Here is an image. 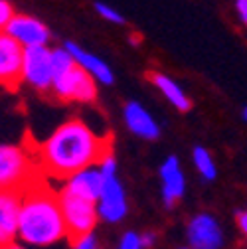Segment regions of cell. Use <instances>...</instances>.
Here are the masks:
<instances>
[{
	"instance_id": "3",
	"label": "cell",
	"mask_w": 247,
	"mask_h": 249,
	"mask_svg": "<svg viewBox=\"0 0 247 249\" xmlns=\"http://www.w3.org/2000/svg\"><path fill=\"white\" fill-rule=\"evenodd\" d=\"M40 178L32 148L0 142V190L24 192Z\"/></svg>"
},
{
	"instance_id": "11",
	"label": "cell",
	"mask_w": 247,
	"mask_h": 249,
	"mask_svg": "<svg viewBox=\"0 0 247 249\" xmlns=\"http://www.w3.org/2000/svg\"><path fill=\"white\" fill-rule=\"evenodd\" d=\"M103 176L99 174L97 166H91V168H85L70 178L64 180V186H61V194H68V196H73V198H81V200H87V202H93L97 206V200L101 196V190H103Z\"/></svg>"
},
{
	"instance_id": "25",
	"label": "cell",
	"mask_w": 247,
	"mask_h": 249,
	"mask_svg": "<svg viewBox=\"0 0 247 249\" xmlns=\"http://www.w3.org/2000/svg\"><path fill=\"white\" fill-rule=\"evenodd\" d=\"M237 226H239V230H241V233L247 237V210L245 212H239L237 213Z\"/></svg>"
},
{
	"instance_id": "21",
	"label": "cell",
	"mask_w": 247,
	"mask_h": 249,
	"mask_svg": "<svg viewBox=\"0 0 247 249\" xmlns=\"http://www.w3.org/2000/svg\"><path fill=\"white\" fill-rule=\"evenodd\" d=\"M71 249H101L99 239L95 237V233H87V235H79L71 241Z\"/></svg>"
},
{
	"instance_id": "6",
	"label": "cell",
	"mask_w": 247,
	"mask_h": 249,
	"mask_svg": "<svg viewBox=\"0 0 247 249\" xmlns=\"http://www.w3.org/2000/svg\"><path fill=\"white\" fill-rule=\"evenodd\" d=\"M22 81L40 93H50L53 85L52 70V50L44 48H26L22 61Z\"/></svg>"
},
{
	"instance_id": "16",
	"label": "cell",
	"mask_w": 247,
	"mask_h": 249,
	"mask_svg": "<svg viewBox=\"0 0 247 249\" xmlns=\"http://www.w3.org/2000/svg\"><path fill=\"white\" fill-rule=\"evenodd\" d=\"M148 77H150V83L162 93L166 97V101L174 109H178L180 113H188L192 109V99L186 95V91H184L172 77H168L160 71H152Z\"/></svg>"
},
{
	"instance_id": "20",
	"label": "cell",
	"mask_w": 247,
	"mask_h": 249,
	"mask_svg": "<svg viewBox=\"0 0 247 249\" xmlns=\"http://www.w3.org/2000/svg\"><path fill=\"white\" fill-rule=\"evenodd\" d=\"M95 10L101 18H105L107 22H113V24H125V18H123L121 12H117L115 8H111L109 4L105 2H95Z\"/></svg>"
},
{
	"instance_id": "9",
	"label": "cell",
	"mask_w": 247,
	"mask_h": 249,
	"mask_svg": "<svg viewBox=\"0 0 247 249\" xmlns=\"http://www.w3.org/2000/svg\"><path fill=\"white\" fill-rule=\"evenodd\" d=\"M24 48L6 32H0V85L16 89L22 81Z\"/></svg>"
},
{
	"instance_id": "1",
	"label": "cell",
	"mask_w": 247,
	"mask_h": 249,
	"mask_svg": "<svg viewBox=\"0 0 247 249\" xmlns=\"http://www.w3.org/2000/svg\"><path fill=\"white\" fill-rule=\"evenodd\" d=\"M32 150L40 174L66 180L95 166L103 154L111 150V141L97 135L85 121L70 119Z\"/></svg>"
},
{
	"instance_id": "13",
	"label": "cell",
	"mask_w": 247,
	"mask_h": 249,
	"mask_svg": "<svg viewBox=\"0 0 247 249\" xmlns=\"http://www.w3.org/2000/svg\"><path fill=\"white\" fill-rule=\"evenodd\" d=\"M160 188L166 208H172L186 192V178H184L180 160L176 157H168L160 166Z\"/></svg>"
},
{
	"instance_id": "24",
	"label": "cell",
	"mask_w": 247,
	"mask_h": 249,
	"mask_svg": "<svg viewBox=\"0 0 247 249\" xmlns=\"http://www.w3.org/2000/svg\"><path fill=\"white\" fill-rule=\"evenodd\" d=\"M235 10H237L241 22L247 26V0H235Z\"/></svg>"
},
{
	"instance_id": "26",
	"label": "cell",
	"mask_w": 247,
	"mask_h": 249,
	"mask_svg": "<svg viewBox=\"0 0 247 249\" xmlns=\"http://www.w3.org/2000/svg\"><path fill=\"white\" fill-rule=\"evenodd\" d=\"M141 245H142V249L152 247L154 245V233H142L141 235Z\"/></svg>"
},
{
	"instance_id": "19",
	"label": "cell",
	"mask_w": 247,
	"mask_h": 249,
	"mask_svg": "<svg viewBox=\"0 0 247 249\" xmlns=\"http://www.w3.org/2000/svg\"><path fill=\"white\" fill-rule=\"evenodd\" d=\"M95 166H97L99 174L103 176V180H105V178H113V176H117V159H115L113 150H109L107 154H103L101 160H99Z\"/></svg>"
},
{
	"instance_id": "14",
	"label": "cell",
	"mask_w": 247,
	"mask_h": 249,
	"mask_svg": "<svg viewBox=\"0 0 247 249\" xmlns=\"http://www.w3.org/2000/svg\"><path fill=\"white\" fill-rule=\"evenodd\" d=\"M18 213H20V192L0 190V247L18 239Z\"/></svg>"
},
{
	"instance_id": "18",
	"label": "cell",
	"mask_w": 247,
	"mask_h": 249,
	"mask_svg": "<svg viewBox=\"0 0 247 249\" xmlns=\"http://www.w3.org/2000/svg\"><path fill=\"white\" fill-rule=\"evenodd\" d=\"M75 66V59L71 57V53L66 48H53L52 50V70H53V77L70 71Z\"/></svg>"
},
{
	"instance_id": "12",
	"label": "cell",
	"mask_w": 247,
	"mask_h": 249,
	"mask_svg": "<svg viewBox=\"0 0 247 249\" xmlns=\"http://www.w3.org/2000/svg\"><path fill=\"white\" fill-rule=\"evenodd\" d=\"M123 119H125L127 129L144 141H157L160 137V124L139 101H129L123 109Z\"/></svg>"
},
{
	"instance_id": "5",
	"label": "cell",
	"mask_w": 247,
	"mask_h": 249,
	"mask_svg": "<svg viewBox=\"0 0 247 249\" xmlns=\"http://www.w3.org/2000/svg\"><path fill=\"white\" fill-rule=\"evenodd\" d=\"M52 91L61 101L93 103L97 99V81L89 73H85L81 68L73 66L70 71L53 77Z\"/></svg>"
},
{
	"instance_id": "29",
	"label": "cell",
	"mask_w": 247,
	"mask_h": 249,
	"mask_svg": "<svg viewBox=\"0 0 247 249\" xmlns=\"http://www.w3.org/2000/svg\"><path fill=\"white\" fill-rule=\"evenodd\" d=\"M178 249H190V247H178Z\"/></svg>"
},
{
	"instance_id": "4",
	"label": "cell",
	"mask_w": 247,
	"mask_h": 249,
	"mask_svg": "<svg viewBox=\"0 0 247 249\" xmlns=\"http://www.w3.org/2000/svg\"><path fill=\"white\" fill-rule=\"evenodd\" d=\"M61 215H64V224L68 230V237L75 239L79 235L93 233L99 215H97V206L93 202H87L81 198H73L68 194L57 192Z\"/></svg>"
},
{
	"instance_id": "28",
	"label": "cell",
	"mask_w": 247,
	"mask_h": 249,
	"mask_svg": "<svg viewBox=\"0 0 247 249\" xmlns=\"http://www.w3.org/2000/svg\"><path fill=\"white\" fill-rule=\"evenodd\" d=\"M243 119H245V121H247V107H245V109H243Z\"/></svg>"
},
{
	"instance_id": "17",
	"label": "cell",
	"mask_w": 247,
	"mask_h": 249,
	"mask_svg": "<svg viewBox=\"0 0 247 249\" xmlns=\"http://www.w3.org/2000/svg\"><path fill=\"white\" fill-rule=\"evenodd\" d=\"M192 159H194V164H196V168H198V172L202 174L204 180H213L215 176H218V168H215V162L212 159V154L208 152V148L194 146Z\"/></svg>"
},
{
	"instance_id": "10",
	"label": "cell",
	"mask_w": 247,
	"mask_h": 249,
	"mask_svg": "<svg viewBox=\"0 0 247 249\" xmlns=\"http://www.w3.org/2000/svg\"><path fill=\"white\" fill-rule=\"evenodd\" d=\"M186 235H188L190 249H222L224 247V231L212 213L194 215L188 224Z\"/></svg>"
},
{
	"instance_id": "27",
	"label": "cell",
	"mask_w": 247,
	"mask_h": 249,
	"mask_svg": "<svg viewBox=\"0 0 247 249\" xmlns=\"http://www.w3.org/2000/svg\"><path fill=\"white\" fill-rule=\"evenodd\" d=\"M0 249H30V247L22 245L20 241H14V243H8V245H4V247H0Z\"/></svg>"
},
{
	"instance_id": "22",
	"label": "cell",
	"mask_w": 247,
	"mask_h": 249,
	"mask_svg": "<svg viewBox=\"0 0 247 249\" xmlns=\"http://www.w3.org/2000/svg\"><path fill=\"white\" fill-rule=\"evenodd\" d=\"M14 14L16 12H14V8H12V4L8 2V0H0V32L6 30V26H8V22L12 20Z\"/></svg>"
},
{
	"instance_id": "23",
	"label": "cell",
	"mask_w": 247,
	"mask_h": 249,
	"mask_svg": "<svg viewBox=\"0 0 247 249\" xmlns=\"http://www.w3.org/2000/svg\"><path fill=\"white\" fill-rule=\"evenodd\" d=\"M117 249H142L141 245V233H135V231H127L123 235L121 243Z\"/></svg>"
},
{
	"instance_id": "8",
	"label": "cell",
	"mask_w": 247,
	"mask_h": 249,
	"mask_svg": "<svg viewBox=\"0 0 247 249\" xmlns=\"http://www.w3.org/2000/svg\"><path fill=\"white\" fill-rule=\"evenodd\" d=\"M127 212H129L127 194H125V188H123L121 180L117 176L105 178L101 196L97 200V215H99V220H103L107 224H119V222L125 220Z\"/></svg>"
},
{
	"instance_id": "7",
	"label": "cell",
	"mask_w": 247,
	"mask_h": 249,
	"mask_svg": "<svg viewBox=\"0 0 247 249\" xmlns=\"http://www.w3.org/2000/svg\"><path fill=\"white\" fill-rule=\"evenodd\" d=\"M4 32L12 40H16L24 50L26 48H44L52 40L50 28L42 20H38L34 16H26V14H14Z\"/></svg>"
},
{
	"instance_id": "2",
	"label": "cell",
	"mask_w": 247,
	"mask_h": 249,
	"mask_svg": "<svg viewBox=\"0 0 247 249\" xmlns=\"http://www.w3.org/2000/svg\"><path fill=\"white\" fill-rule=\"evenodd\" d=\"M68 237L57 192L36 180L20 194L18 239L26 247H50Z\"/></svg>"
},
{
	"instance_id": "15",
	"label": "cell",
	"mask_w": 247,
	"mask_h": 249,
	"mask_svg": "<svg viewBox=\"0 0 247 249\" xmlns=\"http://www.w3.org/2000/svg\"><path fill=\"white\" fill-rule=\"evenodd\" d=\"M64 48L71 53V57L75 59V66L81 68L85 73H89L97 83H103V85H111L115 81V75H113V70L107 66V61H103L101 57L89 53L87 50H83L81 46H77L75 42H66Z\"/></svg>"
}]
</instances>
